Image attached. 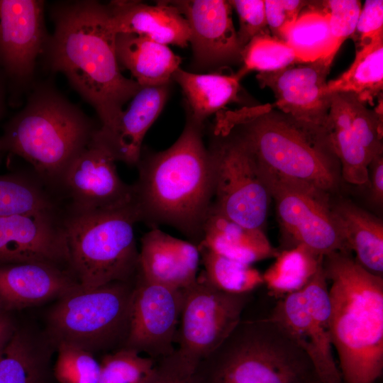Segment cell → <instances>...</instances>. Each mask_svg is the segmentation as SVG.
Listing matches in <instances>:
<instances>
[{"instance_id":"1","label":"cell","mask_w":383,"mask_h":383,"mask_svg":"<svg viewBox=\"0 0 383 383\" xmlns=\"http://www.w3.org/2000/svg\"><path fill=\"white\" fill-rule=\"evenodd\" d=\"M55 31L45 52L48 65L63 73L96 109L101 126L111 124L142 87L121 72L106 5L95 1L62 3L52 10Z\"/></svg>"},{"instance_id":"2","label":"cell","mask_w":383,"mask_h":383,"mask_svg":"<svg viewBox=\"0 0 383 383\" xmlns=\"http://www.w3.org/2000/svg\"><path fill=\"white\" fill-rule=\"evenodd\" d=\"M202 128L188 117L172 146L140 156L138 178L132 184L139 222L152 228L171 226L197 246L213 198V166Z\"/></svg>"},{"instance_id":"3","label":"cell","mask_w":383,"mask_h":383,"mask_svg":"<svg viewBox=\"0 0 383 383\" xmlns=\"http://www.w3.org/2000/svg\"><path fill=\"white\" fill-rule=\"evenodd\" d=\"M330 331L343 383H376L383 372V278L351 253L323 256Z\"/></svg>"},{"instance_id":"4","label":"cell","mask_w":383,"mask_h":383,"mask_svg":"<svg viewBox=\"0 0 383 383\" xmlns=\"http://www.w3.org/2000/svg\"><path fill=\"white\" fill-rule=\"evenodd\" d=\"M233 131L260 166L327 192L341 177L327 129L298 120L272 104L216 113L213 133Z\"/></svg>"},{"instance_id":"5","label":"cell","mask_w":383,"mask_h":383,"mask_svg":"<svg viewBox=\"0 0 383 383\" xmlns=\"http://www.w3.org/2000/svg\"><path fill=\"white\" fill-rule=\"evenodd\" d=\"M96 128L53 88L42 86L4 126L0 152L28 162L48 187L60 190L64 175Z\"/></svg>"},{"instance_id":"6","label":"cell","mask_w":383,"mask_h":383,"mask_svg":"<svg viewBox=\"0 0 383 383\" xmlns=\"http://www.w3.org/2000/svg\"><path fill=\"white\" fill-rule=\"evenodd\" d=\"M139 217L133 201L107 210L62 216L69 270L82 289L113 282H133L139 270L134 227Z\"/></svg>"},{"instance_id":"7","label":"cell","mask_w":383,"mask_h":383,"mask_svg":"<svg viewBox=\"0 0 383 383\" xmlns=\"http://www.w3.org/2000/svg\"><path fill=\"white\" fill-rule=\"evenodd\" d=\"M200 362L229 383H321L308 355L267 317L242 318Z\"/></svg>"},{"instance_id":"8","label":"cell","mask_w":383,"mask_h":383,"mask_svg":"<svg viewBox=\"0 0 383 383\" xmlns=\"http://www.w3.org/2000/svg\"><path fill=\"white\" fill-rule=\"evenodd\" d=\"M133 282L81 287L57 299L47 317L46 334L93 354L124 347L130 330Z\"/></svg>"},{"instance_id":"9","label":"cell","mask_w":383,"mask_h":383,"mask_svg":"<svg viewBox=\"0 0 383 383\" xmlns=\"http://www.w3.org/2000/svg\"><path fill=\"white\" fill-rule=\"evenodd\" d=\"M213 135L209 148L213 172V206L240 225L263 231L271 196L252 155L233 131Z\"/></svg>"},{"instance_id":"10","label":"cell","mask_w":383,"mask_h":383,"mask_svg":"<svg viewBox=\"0 0 383 383\" xmlns=\"http://www.w3.org/2000/svg\"><path fill=\"white\" fill-rule=\"evenodd\" d=\"M257 167L275 201L279 222L289 240V248L304 245L322 256L336 251L351 253L345 245L328 192Z\"/></svg>"},{"instance_id":"11","label":"cell","mask_w":383,"mask_h":383,"mask_svg":"<svg viewBox=\"0 0 383 383\" xmlns=\"http://www.w3.org/2000/svg\"><path fill=\"white\" fill-rule=\"evenodd\" d=\"M267 318L308 355L321 383H343L333 354L328 284L322 263L302 289L279 299Z\"/></svg>"},{"instance_id":"12","label":"cell","mask_w":383,"mask_h":383,"mask_svg":"<svg viewBox=\"0 0 383 383\" xmlns=\"http://www.w3.org/2000/svg\"><path fill=\"white\" fill-rule=\"evenodd\" d=\"M251 293L235 294L212 286L202 272L184 289L176 349L198 365L231 334L242 319Z\"/></svg>"},{"instance_id":"13","label":"cell","mask_w":383,"mask_h":383,"mask_svg":"<svg viewBox=\"0 0 383 383\" xmlns=\"http://www.w3.org/2000/svg\"><path fill=\"white\" fill-rule=\"evenodd\" d=\"M48 38L44 1L0 0V71L12 96L30 81Z\"/></svg>"},{"instance_id":"14","label":"cell","mask_w":383,"mask_h":383,"mask_svg":"<svg viewBox=\"0 0 383 383\" xmlns=\"http://www.w3.org/2000/svg\"><path fill=\"white\" fill-rule=\"evenodd\" d=\"M184 301V289L145 279L135 281L129 333L123 348L155 360L172 354Z\"/></svg>"},{"instance_id":"15","label":"cell","mask_w":383,"mask_h":383,"mask_svg":"<svg viewBox=\"0 0 383 383\" xmlns=\"http://www.w3.org/2000/svg\"><path fill=\"white\" fill-rule=\"evenodd\" d=\"M116 160L92 138L66 171L60 187L70 199L68 210L113 209L133 202L132 185L119 177Z\"/></svg>"},{"instance_id":"16","label":"cell","mask_w":383,"mask_h":383,"mask_svg":"<svg viewBox=\"0 0 383 383\" xmlns=\"http://www.w3.org/2000/svg\"><path fill=\"white\" fill-rule=\"evenodd\" d=\"M60 211L0 217V266L43 262L69 270Z\"/></svg>"},{"instance_id":"17","label":"cell","mask_w":383,"mask_h":383,"mask_svg":"<svg viewBox=\"0 0 383 383\" xmlns=\"http://www.w3.org/2000/svg\"><path fill=\"white\" fill-rule=\"evenodd\" d=\"M331 65L323 58L292 65L281 70L257 73L262 88L276 99L275 108L292 117L326 128L331 95L326 93Z\"/></svg>"},{"instance_id":"18","label":"cell","mask_w":383,"mask_h":383,"mask_svg":"<svg viewBox=\"0 0 383 383\" xmlns=\"http://www.w3.org/2000/svg\"><path fill=\"white\" fill-rule=\"evenodd\" d=\"M187 19L195 65L201 69L241 62L242 48L224 0L167 1Z\"/></svg>"},{"instance_id":"19","label":"cell","mask_w":383,"mask_h":383,"mask_svg":"<svg viewBox=\"0 0 383 383\" xmlns=\"http://www.w3.org/2000/svg\"><path fill=\"white\" fill-rule=\"evenodd\" d=\"M169 84L142 87L126 109L113 122L94 131L92 139L105 148L116 161L136 165L142 153L144 137L161 113L168 96Z\"/></svg>"},{"instance_id":"20","label":"cell","mask_w":383,"mask_h":383,"mask_svg":"<svg viewBox=\"0 0 383 383\" xmlns=\"http://www.w3.org/2000/svg\"><path fill=\"white\" fill-rule=\"evenodd\" d=\"M81 287L66 268L43 262L0 266V311L11 312L59 299Z\"/></svg>"},{"instance_id":"21","label":"cell","mask_w":383,"mask_h":383,"mask_svg":"<svg viewBox=\"0 0 383 383\" xmlns=\"http://www.w3.org/2000/svg\"><path fill=\"white\" fill-rule=\"evenodd\" d=\"M200 262L198 246L152 228L141 238L139 270L150 282L182 290L197 279Z\"/></svg>"},{"instance_id":"22","label":"cell","mask_w":383,"mask_h":383,"mask_svg":"<svg viewBox=\"0 0 383 383\" xmlns=\"http://www.w3.org/2000/svg\"><path fill=\"white\" fill-rule=\"evenodd\" d=\"M116 34L145 37L163 45H188L190 28L187 19L167 1L149 5L139 1H111L106 5Z\"/></svg>"},{"instance_id":"23","label":"cell","mask_w":383,"mask_h":383,"mask_svg":"<svg viewBox=\"0 0 383 383\" xmlns=\"http://www.w3.org/2000/svg\"><path fill=\"white\" fill-rule=\"evenodd\" d=\"M198 248H205L250 265L265 259L275 258L279 253L263 231L249 228L230 220L213 205L206 218L202 240Z\"/></svg>"},{"instance_id":"24","label":"cell","mask_w":383,"mask_h":383,"mask_svg":"<svg viewBox=\"0 0 383 383\" xmlns=\"http://www.w3.org/2000/svg\"><path fill=\"white\" fill-rule=\"evenodd\" d=\"M55 350L46 333L17 327L0 353V383H45Z\"/></svg>"},{"instance_id":"25","label":"cell","mask_w":383,"mask_h":383,"mask_svg":"<svg viewBox=\"0 0 383 383\" xmlns=\"http://www.w3.org/2000/svg\"><path fill=\"white\" fill-rule=\"evenodd\" d=\"M116 51L119 66L129 70L142 87L170 84L181 63L167 45L135 34H117Z\"/></svg>"},{"instance_id":"26","label":"cell","mask_w":383,"mask_h":383,"mask_svg":"<svg viewBox=\"0 0 383 383\" xmlns=\"http://www.w3.org/2000/svg\"><path fill=\"white\" fill-rule=\"evenodd\" d=\"M348 250L369 272L382 277L383 222L353 202L344 200L333 204Z\"/></svg>"},{"instance_id":"27","label":"cell","mask_w":383,"mask_h":383,"mask_svg":"<svg viewBox=\"0 0 383 383\" xmlns=\"http://www.w3.org/2000/svg\"><path fill=\"white\" fill-rule=\"evenodd\" d=\"M183 91L189 107V118L203 125L209 116L227 104L239 101L240 79L236 74H196L180 67L172 76Z\"/></svg>"},{"instance_id":"28","label":"cell","mask_w":383,"mask_h":383,"mask_svg":"<svg viewBox=\"0 0 383 383\" xmlns=\"http://www.w3.org/2000/svg\"><path fill=\"white\" fill-rule=\"evenodd\" d=\"M326 129L340 165L341 177L355 185L367 183L370 160L353 129L343 92L331 94Z\"/></svg>"},{"instance_id":"29","label":"cell","mask_w":383,"mask_h":383,"mask_svg":"<svg viewBox=\"0 0 383 383\" xmlns=\"http://www.w3.org/2000/svg\"><path fill=\"white\" fill-rule=\"evenodd\" d=\"M285 42L302 62L323 58L332 64L335 56L326 1H309L289 31Z\"/></svg>"},{"instance_id":"30","label":"cell","mask_w":383,"mask_h":383,"mask_svg":"<svg viewBox=\"0 0 383 383\" xmlns=\"http://www.w3.org/2000/svg\"><path fill=\"white\" fill-rule=\"evenodd\" d=\"M383 89V39L356 50L350 67L327 82L326 93H350L362 104L374 106Z\"/></svg>"},{"instance_id":"31","label":"cell","mask_w":383,"mask_h":383,"mask_svg":"<svg viewBox=\"0 0 383 383\" xmlns=\"http://www.w3.org/2000/svg\"><path fill=\"white\" fill-rule=\"evenodd\" d=\"M275 258L262 278L270 294L279 299L302 289L317 272L323 256L298 245L279 251Z\"/></svg>"},{"instance_id":"32","label":"cell","mask_w":383,"mask_h":383,"mask_svg":"<svg viewBox=\"0 0 383 383\" xmlns=\"http://www.w3.org/2000/svg\"><path fill=\"white\" fill-rule=\"evenodd\" d=\"M53 211H60L58 202L38 177L0 175V217Z\"/></svg>"},{"instance_id":"33","label":"cell","mask_w":383,"mask_h":383,"mask_svg":"<svg viewBox=\"0 0 383 383\" xmlns=\"http://www.w3.org/2000/svg\"><path fill=\"white\" fill-rule=\"evenodd\" d=\"M202 274L216 289L235 294L251 293L264 284L262 274L250 265L244 264L205 248H198Z\"/></svg>"},{"instance_id":"34","label":"cell","mask_w":383,"mask_h":383,"mask_svg":"<svg viewBox=\"0 0 383 383\" xmlns=\"http://www.w3.org/2000/svg\"><path fill=\"white\" fill-rule=\"evenodd\" d=\"M242 66L237 73L241 79L248 73L274 72L302 62L287 42L271 35L253 38L242 50Z\"/></svg>"},{"instance_id":"35","label":"cell","mask_w":383,"mask_h":383,"mask_svg":"<svg viewBox=\"0 0 383 383\" xmlns=\"http://www.w3.org/2000/svg\"><path fill=\"white\" fill-rule=\"evenodd\" d=\"M156 362L126 348L106 353L100 362L99 383H147Z\"/></svg>"},{"instance_id":"36","label":"cell","mask_w":383,"mask_h":383,"mask_svg":"<svg viewBox=\"0 0 383 383\" xmlns=\"http://www.w3.org/2000/svg\"><path fill=\"white\" fill-rule=\"evenodd\" d=\"M343 93L353 129L371 162L383 153L382 99L378 100L374 110H370L353 94Z\"/></svg>"},{"instance_id":"37","label":"cell","mask_w":383,"mask_h":383,"mask_svg":"<svg viewBox=\"0 0 383 383\" xmlns=\"http://www.w3.org/2000/svg\"><path fill=\"white\" fill-rule=\"evenodd\" d=\"M56 351L53 374L59 383H99L101 365L93 353L64 343Z\"/></svg>"},{"instance_id":"38","label":"cell","mask_w":383,"mask_h":383,"mask_svg":"<svg viewBox=\"0 0 383 383\" xmlns=\"http://www.w3.org/2000/svg\"><path fill=\"white\" fill-rule=\"evenodd\" d=\"M326 4L329 13L333 54L335 56L343 42L352 36L362 5L357 0H328Z\"/></svg>"},{"instance_id":"39","label":"cell","mask_w":383,"mask_h":383,"mask_svg":"<svg viewBox=\"0 0 383 383\" xmlns=\"http://www.w3.org/2000/svg\"><path fill=\"white\" fill-rule=\"evenodd\" d=\"M239 18L240 28L237 32L242 49L255 37L271 35L268 28L263 0L228 1Z\"/></svg>"},{"instance_id":"40","label":"cell","mask_w":383,"mask_h":383,"mask_svg":"<svg viewBox=\"0 0 383 383\" xmlns=\"http://www.w3.org/2000/svg\"><path fill=\"white\" fill-rule=\"evenodd\" d=\"M350 38L355 43L356 50L383 39L382 0L365 1Z\"/></svg>"},{"instance_id":"41","label":"cell","mask_w":383,"mask_h":383,"mask_svg":"<svg viewBox=\"0 0 383 383\" xmlns=\"http://www.w3.org/2000/svg\"><path fill=\"white\" fill-rule=\"evenodd\" d=\"M264 2L271 35L285 41L289 31L309 1L265 0Z\"/></svg>"},{"instance_id":"42","label":"cell","mask_w":383,"mask_h":383,"mask_svg":"<svg viewBox=\"0 0 383 383\" xmlns=\"http://www.w3.org/2000/svg\"><path fill=\"white\" fill-rule=\"evenodd\" d=\"M196 366L175 348L172 354L157 360L147 383H192Z\"/></svg>"},{"instance_id":"43","label":"cell","mask_w":383,"mask_h":383,"mask_svg":"<svg viewBox=\"0 0 383 383\" xmlns=\"http://www.w3.org/2000/svg\"><path fill=\"white\" fill-rule=\"evenodd\" d=\"M370 182V199L373 204L382 208L383 204V156L373 158L368 167Z\"/></svg>"},{"instance_id":"44","label":"cell","mask_w":383,"mask_h":383,"mask_svg":"<svg viewBox=\"0 0 383 383\" xmlns=\"http://www.w3.org/2000/svg\"><path fill=\"white\" fill-rule=\"evenodd\" d=\"M9 313L0 311V353L9 343L18 327Z\"/></svg>"},{"instance_id":"45","label":"cell","mask_w":383,"mask_h":383,"mask_svg":"<svg viewBox=\"0 0 383 383\" xmlns=\"http://www.w3.org/2000/svg\"><path fill=\"white\" fill-rule=\"evenodd\" d=\"M192 383H229L199 362L193 374Z\"/></svg>"},{"instance_id":"46","label":"cell","mask_w":383,"mask_h":383,"mask_svg":"<svg viewBox=\"0 0 383 383\" xmlns=\"http://www.w3.org/2000/svg\"><path fill=\"white\" fill-rule=\"evenodd\" d=\"M7 86L4 76L0 71V120L4 116L6 111V94H7ZM0 152V157L1 156Z\"/></svg>"}]
</instances>
